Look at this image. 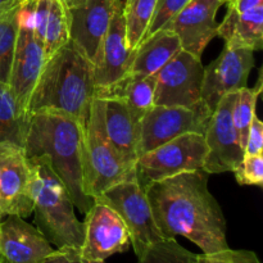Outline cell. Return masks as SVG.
I'll use <instances>...</instances> for the list:
<instances>
[{
    "instance_id": "1",
    "label": "cell",
    "mask_w": 263,
    "mask_h": 263,
    "mask_svg": "<svg viewBox=\"0 0 263 263\" xmlns=\"http://www.w3.org/2000/svg\"><path fill=\"white\" fill-rule=\"evenodd\" d=\"M144 192L163 239L182 236L205 254L230 248L225 216L208 189L207 172H182L148 185Z\"/></svg>"
},
{
    "instance_id": "2",
    "label": "cell",
    "mask_w": 263,
    "mask_h": 263,
    "mask_svg": "<svg viewBox=\"0 0 263 263\" xmlns=\"http://www.w3.org/2000/svg\"><path fill=\"white\" fill-rule=\"evenodd\" d=\"M22 149L26 158L48 157L74 207L84 215L89 211L94 200L86 193L85 127L76 118L55 112L33 113Z\"/></svg>"
},
{
    "instance_id": "3",
    "label": "cell",
    "mask_w": 263,
    "mask_h": 263,
    "mask_svg": "<svg viewBox=\"0 0 263 263\" xmlns=\"http://www.w3.org/2000/svg\"><path fill=\"white\" fill-rule=\"evenodd\" d=\"M94 97V64L68 40L44 63L27 113H63L85 127Z\"/></svg>"
},
{
    "instance_id": "4",
    "label": "cell",
    "mask_w": 263,
    "mask_h": 263,
    "mask_svg": "<svg viewBox=\"0 0 263 263\" xmlns=\"http://www.w3.org/2000/svg\"><path fill=\"white\" fill-rule=\"evenodd\" d=\"M27 161L37 229L55 249L80 251L84 243V223L74 215V204L66 186L53 171L48 157H32Z\"/></svg>"
},
{
    "instance_id": "5",
    "label": "cell",
    "mask_w": 263,
    "mask_h": 263,
    "mask_svg": "<svg viewBox=\"0 0 263 263\" xmlns=\"http://www.w3.org/2000/svg\"><path fill=\"white\" fill-rule=\"evenodd\" d=\"M85 180L91 199L113 185L136 180L135 170L123 162L108 139L102 100L95 97L85 126Z\"/></svg>"
},
{
    "instance_id": "6",
    "label": "cell",
    "mask_w": 263,
    "mask_h": 263,
    "mask_svg": "<svg viewBox=\"0 0 263 263\" xmlns=\"http://www.w3.org/2000/svg\"><path fill=\"white\" fill-rule=\"evenodd\" d=\"M208 148L204 135L189 133L172 139L143 154L135 164L136 181L141 187L182 172L203 170Z\"/></svg>"
},
{
    "instance_id": "7",
    "label": "cell",
    "mask_w": 263,
    "mask_h": 263,
    "mask_svg": "<svg viewBox=\"0 0 263 263\" xmlns=\"http://www.w3.org/2000/svg\"><path fill=\"white\" fill-rule=\"evenodd\" d=\"M92 200L105 203L122 218L136 257L141 256L153 244L163 240L145 192L136 180L113 185Z\"/></svg>"
},
{
    "instance_id": "8",
    "label": "cell",
    "mask_w": 263,
    "mask_h": 263,
    "mask_svg": "<svg viewBox=\"0 0 263 263\" xmlns=\"http://www.w3.org/2000/svg\"><path fill=\"white\" fill-rule=\"evenodd\" d=\"M202 58L180 50L157 73L154 105L208 109L202 99Z\"/></svg>"
},
{
    "instance_id": "9",
    "label": "cell",
    "mask_w": 263,
    "mask_h": 263,
    "mask_svg": "<svg viewBox=\"0 0 263 263\" xmlns=\"http://www.w3.org/2000/svg\"><path fill=\"white\" fill-rule=\"evenodd\" d=\"M211 116L210 109L194 110L185 107L153 105L140 120L139 157L184 134L204 135Z\"/></svg>"
},
{
    "instance_id": "10",
    "label": "cell",
    "mask_w": 263,
    "mask_h": 263,
    "mask_svg": "<svg viewBox=\"0 0 263 263\" xmlns=\"http://www.w3.org/2000/svg\"><path fill=\"white\" fill-rule=\"evenodd\" d=\"M236 94L238 91L230 92L220 100L205 128L208 153L203 171L208 175L233 172L244 157V148L233 121Z\"/></svg>"
},
{
    "instance_id": "11",
    "label": "cell",
    "mask_w": 263,
    "mask_h": 263,
    "mask_svg": "<svg viewBox=\"0 0 263 263\" xmlns=\"http://www.w3.org/2000/svg\"><path fill=\"white\" fill-rule=\"evenodd\" d=\"M84 243L80 256L87 261L105 262L131 246L130 234L122 218L105 203L94 200L85 213Z\"/></svg>"
},
{
    "instance_id": "12",
    "label": "cell",
    "mask_w": 263,
    "mask_h": 263,
    "mask_svg": "<svg viewBox=\"0 0 263 263\" xmlns=\"http://www.w3.org/2000/svg\"><path fill=\"white\" fill-rule=\"evenodd\" d=\"M253 66V50L225 45L218 58L203 71L202 99L211 112L225 95L247 86Z\"/></svg>"
},
{
    "instance_id": "13",
    "label": "cell",
    "mask_w": 263,
    "mask_h": 263,
    "mask_svg": "<svg viewBox=\"0 0 263 263\" xmlns=\"http://www.w3.org/2000/svg\"><path fill=\"white\" fill-rule=\"evenodd\" d=\"M118 0H71L66 3L69 40L91 62L109 27Z\"/></svg>"
},
{
    "instance_id": "14",
    "label": "cell",
    "mask_w": 263,
    "mask_h": 263,
    "mask_svg": "<svg viewBox=\"0 0 263 263\" xmlns=\"http://www.w3.org/2000/svg\"><path fill=\"white\" fill-rule=\"evenodd\" d=\"M134 57L135 50H131L126 41L123 3L118 0L94 63L95 92L123 79L130 72Z\"/></svg>"
},
{
    "instance_id": "15",
    "label": "cell",
    "mask_w": 263,
    "mask_h": 263,
    "mask_svg": "<svg viewBox=\"0 0 263 263\" xmlns=\"http://www.w3.org/2000/svg\"><path fill=\"white\" fill-rule=\"evenodd\" d=\"M222 4L221 0H190L164 30L176 33L182 50L202 58L205 46L217 36L216 15Z\"/></svg>"
},
{
    "instance_id": "16",
    "label": "cell",
    "mask_w": 263,
    "mask_h": 263,
    "mask_svg": "<svg viewBox=\"0 0 263 263\" xmlns=\"http://www.w3.org/2000/svg\"><path fill=\"white\" fill-rule=\"evenodd\" d=\"M45 63L43 44L35 37L32 27L18 22V35L10 68L9 86L27 117L28 102Z\"/></svg>"
},
{
    "instance_id": "17",
    "label": "cell",
    "mask_w": 263,
    "mask_h": 263,
    "mask_svg": "<svg viewBox=\"0 0 263 263\" xmlns=\"http://www.w3.org/2000/svg\"><path fill=\"white\" fill-rule=\"evenodd\" d=\"M55 249L35 226L20 216L0 220V253L4 263H43Z\"/></svg>"
},
{
    "instance_id": "18",
    "label": "cell",
    "mask_w": 263,
    "mask_h": 263,
    "mask_svg": "<svg viewBox=\"0 0 263 263\" xmlns=\"http://www.w3.org/2000/svg\"><path fill=\"white\" fill-rule=\"evenodd\" d=\"M30 166L22 148L10 151L0 171V212L2 216L32 215L33 200L30 193Z\"/></svg>"
},
{
    "instance_id": "19",
    "label": "cell",
    "mask_w": 263,
    "mask_h": 263,
    "mask_svg": "<svg viewBox=\"0 0 263 263\" xmlns=\"http://www.w3.org/2000/svg\"><path fill=\"white\" fill-rule=\"evenodd\" d=\"M99 99V98H98ZM103 118L108 139L126 164L135 170L139 158V130L140 120L134 116L127 105L118 99H100Z\"/></svg>"
},
{
    "instance_id": "20",
    "label": "cell",
    "mask_w": 263,
    "mask_h": 263,
    "mask_svg": "<svg viewBox=\"0 0 263 263\" xmlns=\"http://www.w3.org/2000/svg\"><path fill=\"white\" fill-rule=\"evenodd\" d=\"M180 50L181 43L176 33L170 30L158 31L141 41L128 73L143 77L157 74Z\"/></svg>"
},
{
    "instance_id": "21",
    "label": "cell",
    "mask_w": 263,
    "mask_h": 263,
    "mask_svg": "<svg viewBox=\"0 0 263 263\" xmlns=\"http://www.w3.org/2000/svg\"><path fill=\"white\" fill-rule=\"evenodd\" d=\"M217 36L225 45L261 50L263 45V5L244 13L228 9L222 23L218 25Z\"/></svg>"
},
{
    "instance_id": "22",
    "label": "cell",
    "mask_w": 263,
    "mask_h": 263,
    "mask_svg": "<svg viewBox=\"0 0 263 263\" xmlns=\"http://www.w3.org/2000/svg\"><path fill=\"white\" fill-rule=\"evenodd\" d=\"M157 74L152 76H136L127 73L123 79L116 82L110 87L95 92V98L99 99H118L125 103L128 109L138 120L154 105V91H156Z\"/></svg>"
},
{
    "instance_id": "23",
    "label": "cell",
    "mask_w": 263,
    "mask_h": 263,
    "mask_svg": "<svg viewBox=\"0 0 263 263\" xmlns=\"http://www.w3.org/2000/svg\"><path fill=\"white\" fill-rule=\"evenodd\" d=\"M28 118L21 109L9 84L0 82V144L23 148Z\"/></svg>"
},
{
    "instance_id": "24",
    "label": "cell",
    "mask_w": 263,
    "mask_h": 263,
    "mask_svg": "<svg viewBox=\"0 0 263 263\" xmlns=\"http://www.w3.org/2000/svg\"><path fill=\"white\" fill-rule=\"evenodd\" d=\"M158 0H127L123 4L126 41L131 50H136L149 27Z\"/></svg>"
},
{
    "instance_id": "25",
    "label": "cell",
    "mask_w": 263,
    "mask_h": 263,
    "mask_svg": "<svg viewBox=\"0 0 263 263\" xmlns=\"http://www.w3.org/2000/svg\"><path fill=\"white\" fill-rule=\"evenodd\" d=\"M68 40V20H67L66 5L62 0H51L43 41L45 61Z\"/></svg>"
},
{
    "instance_id": "26",
    "label": "cell",
    "mask_w": 263,
    "mask_h": 263,
    "mask_svg": "<svg viewBox=\"0 0 263 263\" xmlns=\"http://www.w3.org/2000/svg\"><path fill=\"white\" fill-rule=\"evenodd\" d=\"M18 9L0 18V82H9L10 68L18 35Z\"/></svg>"
},
{
    "instance_id": "27",
    "label": "cell",
    "mask_w": 263,
    "mask_h": 263,
    "mask_svg": "<svg viewBox=\"0 0 263 263\" xmlns=\"http://www.w3.org/2000/svg\"><path fill=\"white\" fill-rule=\"evenodd\" d=\"M261 91L262 84L261 81H258L257 86L253 89H248L246 86L239 90L238 94H236V100L233 109V121L243 148L246 146L249 126H251L252 120L256 116L257 99H258Z\"/></svg>"
},
{
    "instance_id": "28",
    "label": "cell",
    "mask_w": 263,
    "mask_h": 263,
    "mask_svg": "<svg viewBox=\"0 0 263 263\" xmlns=\"http://www.w3.org/2000/svg\"><path fill=\"white\" fill-rule=\"evenodd\" d=\"M195 256L180 246L176 239H163L139 256L136 263H193Z\"/></svg>"
},
{
    "instance_id": "29",
    "label": "cell",
    "mask_w": 263,
    "mask_h": 263,
    "mask_svg": "<svg viewBox=\"0 0 263 263\" xmlns=\"http://www.w3.org/2000/svg\"><path fill=\"white\" fill-rule=\"evenodd\" d=\"M189 2L190 0H158L153 18L149 23V27L144 35L143 40H145L146 37L158 32V31L164 30Z\"/></svg>"
},
{
    "instance_id": "30",
    "label": "cell",
    "mask_w": 263,
    "mask_h": 263,
    "mask_svg": "<svg viewBox=\"0 0 263 263\" xmlns=\"http://www.w3.org/2000/svg\"><path fill=\"white\" fill-rule=\"evenodd\" d=\"M236 181L240 185L259 186L263 185V157L244 156L240 163L234 168Z\"/></svg>"
},
{
    "instance_id": "31",
    "label": "cell",
    "mask_w": 263,
    "mask_h": 263,
    "mask_svg": "<svg viewBox=\"0 0 263 263\" xmlns=\"http://www.w3.org/2000/svg\"><path fill=\"white\" fill-rule=\"evenodd\" d=\"M193 263H261L254 252L244 249H223L215 253L197 254Z\"/></svg>"
},
{
    "instance_id": "32",
    "label": "cell",
    "mask_w": 263,
    "mask_h": 263,
    "mask_svg": "<svg viewBox=\"0 0 263 263\" xmlns=\"http://www.w3.org/2000/svg\"><path fill=\"white\" fill-rule=\"evenodd\" d=\"M263 152V123L257 116L252 120L247 135L244 156H259Z\"/></svg>"
},
{
    "instance_id": "33",
    "label": "cell",
    "mask_w": 263,
    "mask_h": 263,
    "mask_svg": "<svg viewBox=\"0 0 263 263\" xmlns=\"http://www.w3.org/2000/svg\"><path fill=\"white\" fill-rule=\"evenodd\" d=\"M43 263H105V262H94L87 261L80 256V251L76 249H55L49 258H46Z\"/></svg>"
},
{
    "instance_id": "34",
    "label": "cell",
    "mask_w": 263,
    "mask_h": 263,
    "mask_svg": "<svg viewBox=\"0 0 263 263\" xmlns=\"http://www.w3.org/2000/svg\"><path fill=\"white\" fill-rule=\"evenodd\" d=\"M228 9L236 13H244L263 5V0H228Z\"/></svg>"
},
{
    "instance_id": "35",
    "label": "cell",
    "mask_w": 263,
    "mask_h": 263,
    "mask_svg": "<svg viewBox=\"0 0 263 263\" xmlns=\"http://www.w3.org/2000/svg\"><path fill=\"white\" fill-rule=\"evenodd\" d=\"M21 3L22 0H0V18L20 7Z\"/></svg>"
},
{
    "instance_id": "36",
    "label": "cell",
    "mask_w": 263,
    "mask_h": 263,
    "mask_svg": "<svg viewBox=\"0 0 263 263\" xmlns=\"http://www.w3.org/2000/svg\"><path fill=\"white\" fill-rule=\"evenodd\" d=\"M14 148V145H10V144H0V171H2L3 163H4L5 158L8 157V154L10 153V151ZM3 218L2 212H0V220Z\"/></svg>"
},
{
    "instance_id": "37",
    "label": "cell",
    "mask_w": 263,
    "mask_h": 263,
    "mask_svg": "<svg viewBox=\"0 0 263 263\" xmlns=\"http://www.w3.org/2000/svg\"><path fill=\"white\" fill-rule=\"evenodd\" d=\"M62 2L64 3V4H66V3H68V2H71V0H62Z\"/></svg>"
},
{
    "instance_id": "38",
    "label": "cell",
    "mask_w": 263,
    "mask_h": 263,
    "mask_svg": "<svg viewBox=\"0 0 263 263\" xmlns=\"http://www.w3.org/2000/svg\"><path fill=\"white\" fill-rule=\"evenodd\" d=\"M0 263H3V257H2V253H0Z\"/></svg>"
},
{
    "instance_id": "39",
    "label": "cell",
    "mask_w": 263,
    "mask_h": 263,
    "mask_svg": "<svg viewBox=\"0 0 263 263\" xmlns=\"http://www.w3.org/2000/svg\"><path fill=\"white\" fill-rule=\"evenodd\" d=\"M221 2H222V3H226V2H228V0H221Z\"/></svg>"
},
{
    "instance_id": "40",
    "label": "cell",
    "mask_w": 263,
    "mask_h": 263,
    "mask_svg": "<svg viewBox=\"0 0 263 263\" xmlns=\"http://www.w3.org/2000/svg\"><path fill=\"white\" fill-rule=\"evenodd\" d=\"M3 263H4V262H3Z\"/></svg>"
}]
</instances>
